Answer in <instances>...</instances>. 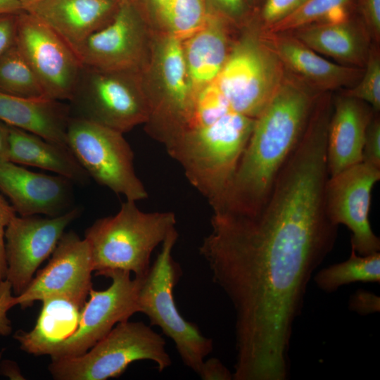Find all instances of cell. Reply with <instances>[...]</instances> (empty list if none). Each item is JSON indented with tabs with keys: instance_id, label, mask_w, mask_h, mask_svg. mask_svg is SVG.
Listing matches in <instances>:
<instances>
[{
	"instance_id": "obj_32",
	"label": "cell",
	"mask_w": 380,
	"mask_h": 380,
	"mask_svg": "<svg viewBox=\"0 0 380 380\" xmlns=\"http://www.w3.org/2000/svg\"><path fill=\"white\" fill-rule=\"evenodd\" d=\"M305 0H265L261 11L264 30L281 20L296 10Z\"/></svg>"
},
{
	"instance_id": "obj_22",
	"label": "cell",
	"mask_w": 380,
	"mask_h": 380,
	"mask_svg": "<svg viewBox=\"0 0 380 380\" xmlns=\"http://www.w3.org/2000/svg\"><path fill=\"white\" fill-rule=\"evenodd\" d=\"M70 118L69 108L59 101L25 99L0 91V121L67 147Z\"/></svg>"
},
{
	"instance_id": "obj_43",
	"label": "cell",
	"mask_w": 380,
	"mask_h": 380,
	"mask_svg": "<svg viewBox=\"0 0 380 380\" xmlns=\"http://www.w3.org/2000/svg\"><path fill=\"white\" fill-rule=\"evenodd\" d=\"M23 8L18 0H0V15L20 14Z\"/></svg>"
},
{
	"instance_id": "obj_38",
	"label": "cell",
	"mask_w": 380,
	"mask_h": 380,
	"mask_svg": "<svg viewBox=\"0 0 380 380\" xmlns=\"http://www.w3.org/2000/svg\"><path fill=\"white\" fill-rule=\"evenodd\" d=\"M14 296L12 295L11 284L7 280L0 281V335L8 336L12 331L11 320L8 318V310L14 307Z\"/></svg>"
},
{
	"instance_id": "obj_42",
	"label": "cell",
	"mask_w": 380,
	"mask_h": 380,
	"mask_svg": "<svg viewBox=\"0 0 380 380\" xmlns=\"http://www.w3.org/2000/svg\"><path fill=\"white\" fill-rule=\"evenodd\" d=\"M8 125L0 121V163L8 161Z\"/></svg>"
},
{
	"instance_id": "obj_10",
	"label": "cell",
	"mask_w": 380,
	"mask_h": 380,
	"mask_svg": "<svg viewBox=\"0 0 380 380\" xmlns=\"http://www.w3.org/2000/svg\"><path fill=\"white\" fill-rule=\"evenodd\" d=\"M79 115L122 134L145 124L149 106L141 71L82 67L71 100Z\"/></svg>"
},
{
	"instance_id": "obj_45",
	"label": "cell",
	"mask_w": 380,
	"mask_h": 380,
	"mask_svg": "<svg viewBox=\"0 0 380 380\" xmlns=\"http://www.w3.org/2000/svg\"><path fill=\"white\" fill-rule=\"evenodd\" d=\"M20 3L21 4L23 10L25 11L27 8L37 4L41 1H43L44 0H18Z\"/></svg>"
},
{
	"instance_id": "obj_2",
	"label": "cell",
	"mask_w": 380,
	"mask_h": 380,
	"mask_svg": "<svg viewBox=\"0 0 380 380\" xmlns=\"http://www.w3.org/2000/svg\"><path fill=\"white\" fill-rule=\"evenodd\" d=\"M320 94L286 72L274 96L255 118L234 175L213 212L253 215L263 207L300 141Z\"/></svg>"
},
{
	"instance_id": "obj_27",
	"label": "cell",
	"mask_w": 380,
	"mask_h": 380,
	"mask_svg": "<svg viewBox=\"0 0 380 380\" xmlns=\"http://www.w3.org/2000/svg\"><path fill=\"white\" fill-rule=\"evenodd\" d=\"M0 91L25 99H48L16 44L0 58Z\"/></svg>"
},
{
	"instance_id": "obj_20",
	"label": "cell",
	"mask_w": 380,
	"mask_h": 380,
	"mask_svg": "<svg viewBox=\"0 0 380 380\" xmlns=\"http://www.w3.org/2000/svg\"><path fill=\"white\" fill-rule=\"evenodd\" d=\"M120 4L114 0H44L24 11L49 26L74 51L112 20Z\"/></svg>"
},
{
	"instance_id": "obj_31",
	"label": "cell",
	"mask_w": 380,
	"mask_h": 380,
	"mask_svg": "<svg viewBox=\"0 0 380 380\" xmlns=\"http://www.w3.org/2000/svg\"><path fill=\"white\" fill-rule=\"evenodd\" d=\"M360 81L345 93L365 102L374 111L380 110V56L376 49H369Z\"/></svg>"
},
{
	"instance_id": "obj_11",
	"label": "cell",
	"mask_w": 380,
	"mask_h": 380,
	"mask_svg": "<svg viewBox=\"0 0 380 380\" xmlns=\"http://www.w3.org/2000/svg\"><path fill=\"white\" fill-rule=\"evenodd\" d=\"M152 38L146 17L132 1H127L74 52L84 67L141 71L150 58Z\"/></svg>"
},
{
	"instance_id": "obj_14",
	"label": "cell",
	"mask_w": 380,
	"mask_h": 380,
	"mask_svg": "<svg viewBox=\"0 0 380 380\" xmlns=\"http://www.w3.org/2000/svg\"><path fill=\"white\" fill-rule=\"evenodd\" d=\"M380 167L362 161L329 177L325 186L327 212L332 222L351 232V248L360 255L380 251V239L369 220L372 191Z\"/></svg>"
},
{
	"instance_id": "obj_35",
	"label": "cell",
	"mask_w": 380,
	"mask_h": 380,
	"mask_svg": "<svg viewBox=\"0 0 380 380\" xmlns=\"http://www.w3.org/2000/svg\"><path fill=\"white\" fill-rule=\"evenodd\" d=\"M16 212L0 194V281L6 279L7 265L5 252V230Z\"/></svg>"
},
{
	"instance_id": "obj_5",
	"label": "cell",
	"mask_w": 380,
	"mask_h": 380,
	"mask_svg": "<svg viewBox=\"0 0 380 380\" xmlns=\"http://www.w3.org/2000/svg\"><path fill=\"white\" fill-rule=\"evenodd\" d=\"M141 75L149 106L146 129L166 148L186 127L196 98L182 41L161 30L153 34L150 58Z\"/></svg>"
},
{
	"instance_id": "obj_21",
	"label": "cell",
	"mask_w": 380,
	"mask_h": 380,
	"mask_svg": "<svg viewBox=\"0 0 380 380\" xmlns=\"http://www.w3.org/2000/svg\"><path fill=\"white\" fill-rule=\"evenodd\" d=\"M229 22L213 10L203 27L182 41L195 96L203 87L216 79L227 59L232 46L229 42Z\"/></svg>"
},
{
	"instance_id": "obj_37",
	"label": "cell",
	"mask_w": 380,
	"mask_h": 380,
	"mask_svg": "<svg viewBox=\"0 0 380 380\" xmlns=\"http://www.w3.org/2000/svg\"><path fill=\"white\" fill-rule=\"evenodd\" d=\"M210 8L229 21H237L244 15L245 0H206Z\"/></svg>"
},
{
	"instance_id": "obj_1",
	"label": "cell",
	"mask_w": 380,
	"mask_h": 380,
	"mask_svg": "<svg viewBox=\"0 0 380 380\" xmlns=\"http://www.w3.org/2000/svg\"><path fill=\"white\" fill-rule=\"evenodd\" d=\"M327 129H305L255 214L215 212L198 248L235 313L236 357L279 367L289 360L310 279L331 251L338 225L328 215Z\"/></svg>"
},
{
	"instance_id": "obj_39",
	"label": "cell",
	"mask_w": 380,
	"mask_h": 380,
	"mask_svg": "<svg viewBox=\"0 0 380 380\" xmlns=\"http://www.w3.org/2000/svg\"><path fill=\"white\" fill-rule=\"evenodd\" d=\"M18 15H0V58L15 44Z\"/></svg>"
},
{
	"instance_id": "obj_26",
	"label": "cell",
	"mask_w": 380,
	"mask_h": 380,
	"mask_svg": "<svg viewBox=\"0 0 380 380\" xmlns=\"http://www.w3.org/2000/svg\"><path fill=\"white\" fill-rule=\"evenodd\" d=\"M314 281L326 293H333L341 286L354 282L379 283L380 253L360 255L351 248L346 260L320 270Z\"/></svg>"
},
{
	"instance_id": "obj_9",
	"label": "cell",
	"mask_w": 380,
	"mask_h": 380,
	"mask_svg": "<svg viewBox=\"0 0 380 380\" xmlns=\"http://www.w3.org/2000/svg\"><path fill=\"white\" fill-rule=\"evenodd\" d=\"M68 146L90 177L126 200L146 198L134 170V153L123 134L80 117L70 118Z\"/></svg>"
},
{
	"instance_id": "obj_16",
	"label": "cell",
	"mask_w": 380,
	"mask_h": 380,
	"mask_svg": "<svg viewBox=\"0 0 380 380\" xmlns=\"http://www.w3.org/2000/svg\"><path fill=\"white\" fill-rule=\"evenodd\" d=\"M93 262L89 243L75 232H64L48 264L34 276L27 288L14 296L22 309L34 301L63 296L84 303L92 289Z\"/></svg>"
},
{
	"instance_id": "obj_36",
	"label": "cell",
	"mask_w": 380,
	"mask_h": 380,
	"mask_svg": "<svg viewBox=\"0 0 380 380\" xmlns=\"http://www.w3.org/2000/svg\"><path fill=\"white\" fill-rule=\"evenodd\" d=\"M360 9L367 32L376 41L380 38V0H360Z\"/></svg>"
},
{
	"instance_id": "obj_24",
	"label": "cell",
	"mask_w": 380,
	"mask_h": 380,
	"mask_svg": "<svg viewBox=\"0 0 380 380\" xmlns=\"http://www.w3.org/2000/svg\"><path fill=\"white\" fill-rule=\"evenodd\" d=\"M42 302L33 329L29 331L18 330L13 335L22 350L36 356L48 355L52 346L76 330L85 303L63 296L48 297Z\"/></svg>"
},
{
	"instance_id": "obj_30",
	"label": "cell",
	"mask_w": 380,
	"mask_h": 380,
	"mask_svg": "<svg viewBox=\"0 0 380 380\" xmlns=\"http://www.w3.org/2000/svg\"><path fill=\"white\" fill-rule=\"evenodd\" d=\"M232 110L214 80L203 87L196 94L191 118L184 131L208 125Z\"/></svg>"
},
{
	"instance_id": "obj_23",
	"label": "cell",
	"mask_w": 380,
	"mask_h": 380,
	"mask_svg": "<svg viewBox=\"0 0 380 380\" xmlns=\"http://www.w3.org/2000/svg\"><path fill=\"white\" fill-rule=\"evenodd\" d=\"M8 130V161L46 170L76 184L88 183L90 177L68 147L13 126Z\"/></svg>"
},
{
	"instance_id": "obj_4",
	"label": "cell",
	"mask_w": 380,
	"mask_h": 380,
	"mask_svg": "<svg viewBox=\"0 0 380 380\" xmlns=\"http://www.w3.org/2000/svg\"><path fill=\"white\" fill-rule=\"evenodd\" d=\"M176 224L172 211L144 212L126 200L115 215L96 220L85 231L96 275L124 270L145 277L153 251Z\"/></svg>"
},
{
	"instance_id": "obj_17",
	"label": "cell",
	"mask_w": 380,
	"mask_h": 380,
	"mask_svg": "<svg viewBox=\"0 0 380 380\" xmlns=\"http://www.w3.org/2000/svg\"><path fill=\"white\" fill-rule=\"evenodd\" d=\"M72 182L30 171L11 161L0 163V191L20 216L60 215L70 209Z\"/></svg>"
},
{
	"instance_id": "obj_29",
	"label": "cell",
	"mask_w": 380,
	"mask_h": 380,
	"mask_svg": "<svg viewBox=\"0 0 380 380\" xmlns=\"http://www.w3.org/2000/svg\"><path fill=\"white\" fill-rule=\"evenodd\" d=\"M212 11L206 0H169L159 25L183 41L203 27Z\"/></svg>"
},
{
	"instance_id": "obj_41",
	"label": "cell",
	"mask_w": 380,
	"mask_h": 380,
	"mask_svg": "<svg viewBox=\"0 0 380 380\" xmlns=\"http://www.w3.org/2000/svg\"><path fill=\"white\" fill-rule=\"evenodd\" d=\"M168 1L169 0H132L139 10L143 7L144 8L141 11V13L145 9L148 11L150 8L151 11L153 13L158 23Z\"/></svg>"
},
{
	"instance_id": "obj_7",
	"label": "cell",
	"mask_w": 380,
	"mask_h": 380,
	"mask_svg": "<svg viewBox=\"0 0 380 380\" xmlns=\"http://www.w3.org/2000/svg\"><path fill=\"white\" fill-rule=\"evenodd\" d=\"M165 345L151 326L127 320L117 324L84 354L51 361L48 369L56 380H106L119 377L134 362L149 360L162 372L172 364Z\"/></svg>"
},
{
	"instance_id": "obj_13",
	"label": "cell",
	"mask_w": 380,
	"mask_h": 380,
	"mask_svg": "<svg viewBox=\"0 0 380 380\" xmlns=\"http://www.w3.org/2000/svg\"><path fill=\"white\" fill-rule=\"evenodd\" d=\"M15 44L29 63L48 99L71 101L82 65L70 46L33 15H18Z\"/></svg>"
},
{
	"instance_id": "obj_40",
	"label": "cell",
	"mask_w": 380,
	"mask_h": 380,
	"mask_svg": "<svg viewBox=\"0 0 380 380\" xmlns=\"http://www.w3.org/2000/svg\"><path fill=\"white\" fill-rule=\"evenodd\" d=\"M198 375L203 380L233 379V373L215 357L205 359Z\"/></svg>"
},
{
	"instance_id": "obj_46",
	"label": "cell",
	"mask_w": 380,
	"mask_h": 380,
	"mask_svg": "<svg viewBox=\"0 0 380 380\" xmlns=\"http://www.w3.org/2000/svg\"><path fill=\"white\" fill-rule=\"evenodd\" d=\"M114 1H116L119 3H123V2H127V1H132V0H114Z\"/></svg>"
},
{
	"instance_id": "obj_19",
	"label": "cell",
	"mask_w": 380,
	"mask_h": 380,
	"mask_svg": "<svg viewBox=\"0 0 380 380\" xmlns=\"http://www.w3.org/2000/svg\"><path fill=\"white\" fill-rule=\"evenodd\" d=\"M375 112L365 102L345 94L332 101L327 141L329 177L362 161L367 127Z\"/></svg>"
},
{
	"instance_id": "obj_34",
	"label": "cell",
	"mask_w": 380,
	"mask_h": 380,
	"mask_svg": "<svg viewBox=\"0 0 380 380\" xmlns=\"http://www.w3.org/2000/svg\"><path fill=\"white\" fill-rule=\"evenodd\" d=\"M349 309L361 315L380 311V298L372 292L358 289L349 298Z\"/></svg>"
},
{
	"instance_id": "obj_47",
	"label": "cell",
	"mask_w": 380,
	"mask_h": 380,
	"mask_svg": "<svg viewBox=\"0 0 380 380\" xmlns=\"http://www.w3.org/2000/svg\"><path fill=\"white\" fill-rule=\"evenodd\" d=\"M246 3H249V4H253L255 3L257 0H245Z\"/></svg>"
},
{
	"instance_id": "obj_33",
	"label": "cell",
	"mask_w": 380,
	"mask_h": 380,
	"mask_svg": "<svg viewBox=\"0 0 380 380\" xmlns=\"http://www.w3.org/2000/svg\"><path fill=\"white\" fill-rule=\"evenodd\" d=\"M362 161L380 167V119L377 112L374 113L367 127Z\"/></svg>"
},
{
	"instance_id": "obj_12",
	"label": "cell",
	"mask_w": 380,
	"mask_h": 380,
	"mask_svg": "<svg viewBox=\"0 0 380 380\" xmlns=\"http://www.w3.org/2000/svg\"><path fill=\"white\" fill-rule=\"evenodd\" d=\"M103 277L112 280L105 290H90L76 330L49 351L51 361L81 355L107 335L118 323L127 321L139 312V279H132L130 272L113 270Z\"/></svg>"
},
{
	"instance_id": "obj_25",
	"label": "cell",
	"mask_w": 380,
	"mask_h": 380,
	"mask_svg": "<svg viewBox=\"0 0 380 380\" xmlns=\"http://www.w3.org/2000/svg\"><path fill=\"white\" fill-rule=\"evenodd\" d=\"M289 33L317 53L348 66L362 68L367 59L369 49L366 34L348 19L317 23Z\"/></svg>"
},
{
	"instance_id": "obj_15",
	"label": "cell",
	"mask_w": 380,
	"mask_h": 380,
	"mask_svg": "<svg viewBox=\"0 0 380 380\" xmlns=\"http://www.w3.org/2000/svg\"><path fill=\"white\" fill-rule=\"evenodd\" d=\"M80 214L74 208L55 217L14 216L5 230L7 280L15 296L29 286L39 265L53 252L66 227Z\"/></svg>"
},
{
	"instance_id": "obj_28",
	"label": "cell",
	"mask_w": 380,
	"mask_h": 380,
	"mask_svg": "<svg viewBox=\"0 0 380 380\" xmlns=\"http://www.w3.org/2000/svg\"><path fill=\"white\" fill-rule=\"evenodd\" d=\"M352 0H305L296 10L272 25L260 30L266 33L291 32L321 22L348 19L346 8Z\"/></svg>"
},
{
	"instance_id": "obj_8",
	"label": "cell",
	"mask_w": 380,
	"mask_h": 380,
	"mask_svg": "<svg viewBox=\"0 0 380 380\" xmlns=\"http://www.w3.org/2000/svg\"><path fill=\"white\" fill-rule=\"evenodd\" d=\"M286 72L260 30H252L232 46L215 82L233 110L255 118L279 87Z\"/></svg>"
},
{
	"instance_id": "obj_18",
	"label": "cell",
	"mask_w": 380,
	"mask_h": 380,
	"mask_svg": "<svg viewBox=\"0 0 380 380\" xmlns=\"http://www.w3.org/2000/svg\"><path fill=\"white\" fill-rule=\"evenodd\" d=\"M262 33L286 71L318 92L351 85L363 72L362 68L324 58L289 32Z\"/></svg>"
},
{
	"instance_id": "obj_6",
	"label": "cell",
	"mask_w": 380,
	"mask_h": 380,
	"mask_svg": "<svg viewBox=\"0 0 380 380\" xmlns=\"http://www.w3.org/2000/svg\"><path fill=\"white\" fill-rule=\"evenodd\" d=\"M179 234L173 229L161 243V248L145 277L139 279V312L145 314L151 326L158 327L170 338L183 363L197 374L205 357L213 350V341L198 326L180 314L174 290L182 269L172 256Z\"/></svg>"
},
{
	"instance_id": "obj_3",
	"label": "cell",
	"mask_w": 380,
	"mask_h": 380,
	"mask_svg": "<svg viewBox=\"0 0 380 380\" xmlns=\"http://www.w3.org/2000/svg\"><path fill=\"white\" fill-rule=\"evenodd\" d=\"M255 120L232 110L208 125L186 129L165 148L213 210L234 175Z\"/></svg>"
},
{
	"instance_id": "obj_44",
	"label": "cell",
	"mask_w": 380,
	"mask_h": 380,
	"mask_svg": "<svg viewBox=\"0 0 380 380\" xmlns=\"http://www.w3.org/2000/svg\"><path fill=\"white\" fill-rule=\"evenodd\" d=\"M17 367L15 365V362L10 361H5L1 364L0 371L1 373L7 376L12 377V373L11 371H17Z\"/></svg>"
}]
</instances>
